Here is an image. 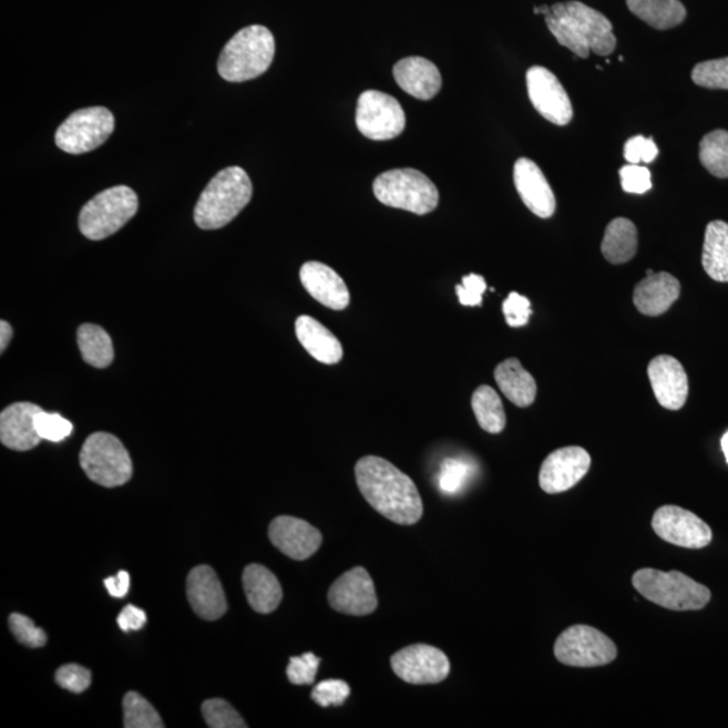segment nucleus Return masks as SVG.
Returning a JSON list of instances; mask_svg holds the SVG:
<instances>
[{
  "label": "nucleus",
  "mask_w": 728,
  "mask_h": 728,
  "mask_svg": "<svg viewBox=\"0 0 728 728\" xmlns=\"http://www.w3.org/2000/svg\"><path fill=\"white\" fill-rule=\"evenodd\" d=\"M701 263L714 281L728 283V224L726 222L708 223Z\"/></svg>",
  "instance_id": "cd10ccee"
},
{
  "label": "nucleus",
  "mask_w": 728,
  "mask_h": 728,
  "mask_svg": "<svg viewBox=\"0 0 728 728\" xmlns=\"http://www.w3.org/2000/svg\"><path fill=\"white\" fill-rule=\"evenodd\" d=\"M80 465L92 482L103 488H117L133 476V462L126 448L114 434L105 432L93 433L85 440Z\"/></svg>",
  "instance_id": "6e6552de"
},
{
  "label": "nucleus",
  "mask_w": 728,
  "mask_h": 728,
  "mask_svg": "<svg viewBox=\"0 0 728 728\" xmlns=\"http://www.w3.org/2000/svg\"><path fill=\"white\" fill-rule=\"evenodd\" d=\"M114 129L115 117L109 109L74 111L55 133V145L70 154L90 153L102 146Z\"/></svg>",
  "instance_id": "9d476101"
},
{
  "label": "nucleus",
  "mask_w": 728,
  "mask_h": 728,
  "mask_svg": "<svg viewBox=\"0 0 728 728\" xmlns=\"http://www.w3.org/2000/svg\"><path fill=\"white\" fill-rule=\"evenodd\" d=\"M472 474V466L458 459H448L441 465L439 488L444 494H458Z\"/></svg>",
  "instance_id": "e433bc0d"
},
{
  "label": "nucleus",
  "mask_w": 728,
  "mask_h": 728,
  "mask_svg": "<svg viewBox=\"0 0 728 728\" xmlns=\"http://www.w3.org/2000/svg\"><path fill=\"white\" fill-rule=\"evenodd\" d=\"M269 539L279 552L297 562L314 556L322 544L319 529L307 521L288 515L277 516L271 522Z\"/></svg>",
  "instance_id": "f3484780"
},
{
  "label": "nucleus",
  "mask_w": 728,
  "mask_h": 728,
  "mask_svg": "<svg viewBox=\"0 0 728 728\" xmlns=\"http://www.w3.org/2000/svg\"><path fill=\"white\" fill-rule=\"evenodd\" d=\"M626 3L634 16L657 30L674 29L687 17L680 0H626Z\"/></svg>",
  "instance_id": "c85d7f7f"
},
{
  "label": "nucleus",
  "mask_w": 728,
  "mask_h": 728,
  "mask_svg": "<svg viewBox=\"0 0 728 728\" xmlns=\"http://www.w3.org/2000/svg\"><path fill=\"white\" fill-rule=\"evenodd\" d=\"M9 625L14 637L28 647H42L48 637L42 628L37 627L34 622L22 614H11Z\"/></svg>",
  "instance_id": "ea45409f"
},
{
  "label": "nucleus",
  "mask_w": 728,
  "mask_h": 728,
  "mask_svg": "<svg viewBox=\"0 0 728 728\" xmlns=\"http://www.w3.org/2000/svg\"><path fill=\"white\" fill-rule=\"evenodd\" d=\"M699 158L703 166L718 178H728V132L715 130L700 142Z\"/></svg>",
  "instance_id": "473e14b6"
},
{
  "label": "nucleus",
  "mask_w": 728,
  "mask_h": 728,
  "mask_svg": "<svg viewBox=\"0 0 728 728\" xmlns=\"http://www.w3.org/2000/svg\"><path fill=\"white\" fill-rule=\"evenodd\" d=\"M35 428L42 440L52 441V443H60V441L70 438L73 432L71 421L58 413H48L41 410L35 417Z\"/></svg>",
  "instance_id": "4c0bfd02"
},
{
  "label": "nucleus",
  "mask_w": 728,
  "mask_h": 728,
  "mask_svg": "<svg viewBox=\"0 0 728 728\" xmlns=\"http://www.w3.org/2000/svg\"><path fill=\"white\" fill-rule=\"evenodd\" d=\"M693 80L703 89L728 91V58L700 62L694 68Z\"/></svg>",
  "instance_id": "f704fd0d"
},
{
  "label": "nucleus",
  "mask_w": 728,
  "mask_h": 728,
  "mask_svg": "<svg viewBox=\"0 0 728 728\" xmlns=\"http://www.w3.org/2000/svg\"><path fill=\"white\" fill-rule=\"evenodd\" d=\"M124 727L126 728H162L157 711L140 694L129 693L123 699Z\"/></svg>",
  "instance_id": "72a5a7b5"
},
{
  "label": "nucleus",
  "mask_w": 728,
  "mask_h": 728,
  "mask_svg": "<svg viewBox=\"0 0 728 728\" xmlns=\"http://www.w3.org/2000/svg\"><path fill=\"white\" fill-rule=\"evenodd\" d=\"M372 188L382 204L416 215L431 214L440 201L439 189L431 180L410 167L379 174Z\"/></svg>",
  "instance_id": "0eeeda50"
},
{
  "label": "nucleus",
  "mask_w": 728,
  "mask_h": 728,
  "mask_svg": "<svg viewBox=\"0 0 728 728\" xmlns=\"http://www.w3.org/2000/svg\"><path fill=\"white\" fill-rule=\"evenodd\" d=\"M300 279L305 290L329 309L344 310L350 305V290L332 267L321 263L304 264Z\"/></svg>",
  "instance_id": "4be33fe9"
},
{
  "label": "nucleus",
  "mask_w": 728,
  "mask_h": 728,
  "mask_svg": "<svg viewBox=\"0 0 728 728\" xmlns=\"http://www.w3.org/2000/svg\"><path fill=\"white\" fill-rule=\"evenodd\" d=\"M545 22L560 45L570 49L577 58L587 59L589 52L608 55L617 47L613 23L602 12L582 2L551 6Z\"/></svg>",
  "instance_id": "f03ea898"
},
{
  "label": "nucleus",
  "mask_w": 728,
  "mask_h": 728,
  "mask_svg": "<svg viewBox=\"0 0 728 728\" xmlns=\"http://www.w3.org/2000/svg\"><path fill=\"white\" fill-rule=\"evenodd\" d=\"M391 668L401 680L422 686L444 681L450 675L451 663L438 647L417 644L397 652L391 657Z\"/></svg>",
  "instance_id": "f8f14e48"
},
{
  "label": "nucleus",
  "mask_w": 728,
  "mask_h": 728,
  "mask_svg": "<svg viewBox=\"0 0 728 728\" xmlns=\"http://www.w3.org/2000/svg\"><path fill=\"white\" fill-rule=\"evenodd\" d=\"M622 188L627 193L644 195L652 189V174L645 166L626 165L619 171Z\"/></svg>",
  "instance_id": "37998d69"
},
{
  "label": "nucleus",
  "mask_w": 728,
  "mask_h": 728,
  "mask_svg": "<svg viewBox=\"0 0 728 728\" xmlns=\"http://www.w3.org/2000/svg\"><path fill=\"white\" fill-rule=\"evenodd\" d=\"M321 659L314 653H305L300 657H291L286 669L289 681L296 686H308L316 680L317 670H319Z\"/></svg>",
  "instance_id": "58836bf2"
},
{
  "label": "nucleus",
  "mask_w": 728,
  "mask_h": 728,
  "mask_svg": "<svg viewBox=\"0 0 728 728\" xmlns=\"http://www.w3.org/2000/svg\"><path fill=\"white\" fill-rule=\"evenodd\" d=\"M681 286L669 273H653L634 289L633 301L640 314L656 317L669 310L678 297Z\"/></svg>",
  "instance_id": "5701e85b"
},
{
  "label": "nucleus",
  "mask_w": 728,
  "mask_h": 728,
  "mask_svg": "<svg viewBox=\"0 0 728 728\" xmlns=\"http://www.w3.org/2000/svg\"><path fill=\"white\" fill-rule=\"evenodd\" d=\"M652 526L659 539L688 550H701L712 541L711 527L698 515L678 506L659 507L653 515Z\"/></svg>",
  "instance_id": "ddd939ff"
},
{
  "label": "nucleus",
  "mask_w": 728,
  "mask_h": 728,
  "mask_svg": "<svg viewBox=\"0 0 728 728\" xmlns=\"http://www.w3.org/2000/svg\"><path fill=\"white\" fill-rule=\"evenodd\" d=\"M203 715L211 728H246L245 720L226 700L211 699L204 701Z\"/></svg>",
  "instance_id": "c9c22d12"
},
{
  "label": "nucleus",
  "mask_w": 728,
  "mask_h": 728,
  "mask_svg": "<svg viewBox=\"0 0 728 728\" xmlns=\"http://www.w3.org/2000/svg\"><path fill=\"white\" fill-rule=\"evenodd\" d=\"M78 345L84 362L105 369L114 360V345L110 335L96 324H83L78 331Z\"/></svg>",
  "instance_id": "7c9ffc66"
},
{
  "label": "nucleus",
  "mask_w": 728,
  "mask_h": 728,
  "mask_svg": "<svg viewBox=\"0 0 728 728\" xmlns=\"http://www.w3.org/2000/svg\"><path fill=\"white\" fill-rule=\"evenodd\" d=\"M394 79L401 89L420 101H431L441 90V73L432 61L422 58H408L398 61Z\"/></svg>",
  "instance_id": "b1692460"
},
{
  "label": "nucleus",
  "mask_w": 728,
  "mask_h": 728,
  "mask_svg": "<svg viewBox=\"0 0 728 728\" xmlns=\"http://www.w3.org/2000/svg\"><path fill=\"white\" fill-rule=\"evenodd\" d=\"M514 185L526 207L541 219L556 211V197L536 162L520 158L514 165Z\"/></svg>",
  "instance_id": "aec40b11"
},
{
  "label": "nucleus",
  "mask_w": 728,
  "mask_h": 728,
  "mask_svg": "<svg viewBox=\"0 0 728 728\" xmlns=\"http://www.w3.org/2000/svg\"><path fill=\"white\" fill-rule=\"evenodd\" d=\"M105 588L109 589L111 596L124 597L127 595L130 589V575L126 571H120V574L116 576L107 577L104 581Z\"/></svg>",
  "instance_id": "09e8293b"
},
{
  "label": "nucleus",
  "mask_w": 728,
  "mask_h": 728,
  "mask_svg": "<svg viewBox=\"0 0 728 728\" xmlns=\"http://www.w3.org/2000/svg\"><path fill=\"white\" fill-rule=\"evenodd\" d=\"M39 404L17 402L0 414V441L14 451H30L41 443L35 428V417L41 412Z\"/></svg>",
  "instance_id": "412c9836"
},
{
  "label": "nucleus",
  "mask_w": 728,
  "mask_h": 728,
  "mask_svg": "<svg viewBox=\"0 0 728 728\" xmlns=\"http://www.w3.org/2000/svg\"><path fill=\"white\" fill-rule=\"evenodd\" d=\"M147 622V615L142 608L134 605H127L122 609L120 617H117V625L124 633L132 630H141Z\"/></svg>",
  "instance_id": "de8ad7c7"
},
{
  "label": "nucleus",
  "mask_w": 728,
  "mask_h": 728,
  "mask_svg": "<svg viewBox=\"0 0 728 728\" xmlns=\"http://www.w3.org/2000/svg\"><path fill=\"white\" fill-rule=\"evenodd\" d=\"M721 450H724L728 463V432L721 438Z\"/></svg>",
  "instance_id": "603ef678"
},
{
  "label": "nucleus",
  "mask_w": 728,
  "mask_h": 728,
  "mask_svg": "<svg viewBox=\"0 0 728 728\" xmlns=\"http://www.w3.org/2000/svg\"><path fill=\"white\" fill-rule=\"evenodd\" d=\"M529 98L546 121L565 126L574 117L568 93L560 80L544 66H532L526 73Z\"/></svg>",
  "instance_id": "4468645a"
},
{
  "label": "nucleus",
  "mask_w": 728,
  "mask_h": 728,
  "mask_svg": "<svg viewBox=\"0 0 728 728\" xmlns=\"http://www.w3.org/2000/svg\"><path fill=\"white\" fill-rule=\"evenodd\" d=\"M274 54L276 41L271 31L260 24H253L238 31L226 43L217 62V71L226 81L243 83L269 70Z\"/></svg>",
  "instance_id": "20e7f679"
},
{
  "label": "nucleus",
  "mask_w": 728,
  "mask_h": 728,
  "mask_svg": "<svg viewBox=\"0 0 728 728\" xmlns=\"http://www.w3.org/2000/svg\"><path fill=\"white\" fill-rule=\"evenodd\" d=\"M186 595L198 617L216 621L227 612V599L219 577L208 565L196 566L186 578Z\"/></svg>",
  "instance_id": "6ab92c4d"
},
{
  "label": "nucleus",
  "mask_w": 728,
  "mask_h": 728,
  "mask_svg": "<svg viewBox=\"0 0 728 728\" xmlns=\"http://www.w3.org/2000/svg\"><path fill=\"white\" fill-rule=\"evenodd\" d=\"M637 228L632 221L617 217L609 222L605 238L602 242V253L609 264L622 265L628 263L637 253Z\"/></svg>",
  "instance_id": "c756f323"
},
{
  "label": "nucleus",
  "mask_w": 728,
  "mask_h": 728,
  "mask_svg": "<svg viewBox=\"0 0 728 728\" xmlns=\"http://www.w3.org/2000/svg\"><path fill=\"white\" fill-rule=\"evenodd\" d=\"M494 378L503 394L519 408H527L536 400L537 383L516 358L496 366Z\"/></svg>",
  "instance_id": "bb28decb"
},
{
  "label": "nucleus",
  "mask_w": 728,
  "mask_h": 728,
  "mask_svg": "<svg viewBox=\"0 0 728 728\" xmlns=\"http://www.w3.org/2000/svg\"><path fill=\"white\" fill-rule=\"evenodd\" d=\"M503 315L510 327L520 328L526 326L532 316V305L526 297L512 291L503 303Z\"/></svg>",
  "instance_id": "c03bdc74"
},
{
  "label": "nucleus",
  "mask_w": 728,
  "mask_h": 728,
  "mask_svg": "<svg viewBox=\"0 0 728 728\" xmlns=\"http://www.w3.org/2000/svg\"><path fill=\"white\" fill-rule=\"evenodd\" d=\"M335 612L365 617L376 612L378 599L375 582L362 566L347 571L328 591Z\"/></svg>",
  "instance_id": "2eb2a0df"
},
{
  "label": "nucleus",
  "mask_w": 728,
  "mask_h": 728,
  "mask_svg": "<svg viewBox=\"0 0 728 728\" xmlns=\"http://www.w3.org/2000/svg\"><path fill=\"white\" fill-rule=\"evenodd\" d=\"M12 338V328L8 321L0 322V351L4 352Z\"/></svg>",
  "instance_id": "8fccbe9b"
},
{
  "label": "nucleus",
  "mask_w": 728,
  "mask_h": 728,
  "mask_svg": "<svg viewBox=\"0 0 728 728\" xmlns=\"http://www.w3.org/2000/svg\"><path fill=\"white\" fill-rule=\"evenodd\" d=\"M253 184L246 171L229 166L216 174L195 207V223L202 229H219L232 223L250 203Z\"/></svg>",
  "instance_id": "7ed1b4c3"
},
{
  "label": "nucleus",
  "mask_w": 728,
  "mask_h": 728,
  "mask_svg": "<svg viewBox=\"0 0 728 728\" xmlns=\"http://www.w3.org/2000/svg\"><path fill=\"white\" fill-rule=\"evenodd\" d=\"M351 694V688L344 680H324L314 688L312 699L316 705L327 708L341 706Z\"/></svg>",
  "instance_id": "a19ab883"
},
{
  "label": "nucleus",
  "mask_w": 728,
  "mask_h": 728,
  "mask_svg": "<svg viewBox=\"0 0 728 728\" xmlns=\"http://www.w3.org/2000/svg\"><path fill=\"white\" fill-rule=\"evenodd\" d=\"M633 586L647 601L675 612H695L711 599V591L678 571L639 570L633 576Z\"/></svg>",
  "instance_id": "39448f33"
},
{
  "label": "nucleus",
  "mask_w": 728,
  "mask_h": 728,
  "mask_svg": "<svg viewBox=\"0 0 728 728\" xmlns=\"http://www.w3.org/2000/svg\"><path fill=\"white\" fill-rule=\"evenodd\" d=\"M617 646L597 628L576 625L560 634L555 656L560 663L576 668L603 667L617 658Z\"/></svg>",
  "instance_id": "1a4fd4ad"
},
{
  "label": "nucleus",
  "mask_w": 728,
  "mask_h": 728,
  "mask_svg": "<svg viewBox=\"0 0 728 728\" xmlns=\"http://www.w3.org/2000/svg\"><path fill=\"white\" fill-rule=\"evenodd\" d=\"M647 376L659 404L680 410L687 402L689 383L686 370L669 355H659L647 367Z\"/></svg>",
  "instance_id": "a211bd4d"
},
{
  "label": "nucleus",
  "mask_w": 728,
  "mask_h": 728,
  "mask_svg": "<svg viewBox=\"0 0 728 728\" xmlns=\"http://www.w3.org/2000/svg\"><path fill=\"white\" fill-rule=\"evenodd\" d=\"M472 410L483 431L498 434L506 427V413L501 397L488 384L479 386L472 394Z\"/></svg>",
  "instance_id": "2f4dec72"
},
{
  "label": "nucleus",
  "mask_w": 728,
  "mask_h": 728,
  "mask_svg": "<svg viewBox=\"0 0 728 728\" xmlns=\"http://www.w3.org/2000/svg\"><path fill=\"white\" fill-rule=\"evenodd\" d=\"M55 681L61 688L71 690L74 694H81L91 686L92 676L91 671L81 667V665L68 664L58 670Z\"/></svg>",
  "instance_id": "79ce46f5"
},
{
  "label": "nucleus",
  "mask_w": 728,
  "mask_h": 728,
  "mask_svg": "<svg viewBox=\"0 0 728 728\" xmlns=\"http://www.w3.org/2000/svg\"><path fill=\"white\" fill-rule=\"evenodd\" d=\"M243 588L254 612L270 614L283 601V587L276 575L266 566L250 564L243 571Z\"/></svg>",
  "instance_id": "a878e982"
},
{
  "label": "nucleus",
  "mask_w": 728,
  "mask_h": 728,
  "mask_svg": "<svg viewBox=\"0 0 728 728\" xmlns=\"http://www.w3.org/2000/svg\"><path fill=\"white\" fill-rule=\"evenodd\" d=\"M357 126L366 139L389 141L403 132L407 115L397 99L388 93L370 90L359 96Z\"/></svg>",
  "instance_id": "9b49d317"
},
{
  "label": "nucleus",
  "mask_w": 728,
  "mask_h": 728,
  "mask_svg": "<svg viewBox=\"0 0 728 728\" xmlns=\"http://www.w3.org/2000/svg\"><path fill=\"white\" fill-rule=\"evenodd\" d=\"M298 341L310 357L324 365H336L344 359V346L340 340L314 317L303 315L296 320Z\"/></svg>",
  "instance_id": "393cba45"
},
{
  "label": "nucleus",
  "mask_w": 728,
  "mask_h": 728,
  "mask_svg": "<svg viewBox=\"0 0 728 728\" xmlns=\"http://www.w3.org/2000/svg\"><path fill=\"white\" fill-rule=\"evenodd\" d=\"M139 196L129 186H112L91 198L80 211L79 228L91 240L120 232L139 211Z\"/></svg>",
  "instance_id": "423d86ee"
},
{
  "label": "nucleus",
  "mask_w": 728,
  "mask_h": 728,
  "mask_svg": "<svg viewBox=\"0 0 728 728\" xmlns=\"http://www.w3.org/2000/svg\"><path fill=\"white\" fill-rule=\"evenodd\" d=\"M550 11H551V8H550V6H546V4L540 6V8H534V14L547 16V14H550Z\"/></svg>",
  "instance_id": "3c124183"
},
{
  "label": "nucleus",
  "mask_w": 728,
  "mask_h": 728,
  "mask_svg": "<svg viewBox=\"0 0 728 728\" xmlns=\"http://www.w3.org/2000/svg\"><path fill=\"white\" fill-rule=\"evenodd\" d=\"M358 488L377 512L398 525H414L424 513L416 483L394 464L365 457L355 465Z\"/></svg>",
  "instance_id": "f257e3e1"
},
{
  "label": "nucleus",
  "mask_w": 728,
  "mask_h": 728,
  "mask_svg": "<svg viewBox=\"0 0 728 728\" xmlns=\"http://www.w3.org/2000/svg\"><path fill=\"white\" fill-rule=\"evenodd\" d=\"M658 155V147L653 139H645L643 135L634 136L625 145V158L628 164L638 165L639 162L650 164Z\"/></svg>",
  "instance_id": "a18cd8bd"
},
{
  "label": "nucleus",
  "mask_w": 728,
  "mask_h": 728,
  "mask_svg": "<svg viewBox=\"0 0 728 728\" xmlns=\"http://www.w3.org/2000/svg\"><path fill=\"white\" fill-rule=\"evenodd\" d=\"M485 289L488 284L484 278L472 273L463 277L462 285L457 286V295L464 307H481Z\"/></svg>",
  "instance_id": "49530a36"
},
{
  "label": "nucleus",
  "mask_w": 728,
  "mask_h": 728,
  "mask_svg": "<svg viewBox=\"0 0 728 728\" xmlns=\"http://www.w3.org/2000/svg\"><path fill=\"white\" fill-rule=\"evenodd\" d=\"M591 465L588 452L581 447H565L552 452L540 471L541 489L547 494L564 493L586 476Z\"/></svg>",
  "instance_id": "dca6fc26"
}]
</instances>
